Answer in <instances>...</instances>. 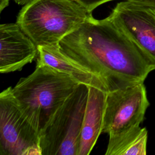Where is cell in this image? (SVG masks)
Instances as JSON below:
<instances>
[{"label": "cell", "mask_w": 155, "mask_h": 155, "mask_svg": "<svg viewBox=\"0 0 155 155\" xmlns=\"http://www.w3.org/2000/svg\"><path fill=\"white\" fill-rule=\"evenodd\" d=\"M108 17L155 68V7L124 1Z\"/></svg>", "instance_id": "cell-7"}, {"label": "cell", "mask_w": 155, "mask_h": 155, "mask_svg": "<svg viewBox=\"0 0 155 155\" xmlns=\"http://www.w3.org/2000/svg\"><path fill=\"white\" fill-rule=\"evenodd\" d=\"M39 133L8 87L0 94V154L42 155Z\"/></svg>", "instance_id": "cell-5"}, {"label": "cell", "mask_w": 155, "mask_h": 155, "mask_svg": "<svg viewBox=\"0 0 155 155\" xmlns=\"http://www.w3.org/2000/svg\"><path fill=\"white\" fill-rule=\"evenodd\" d=\"M149 104L143 82L107 93L102 133L110 137L140 126Z\"/></svg>", "instance_id": "cell-6"}, {"label": "cell", "mask_w": 155, "mask_h": 155, "mask_svg": "<svg viewBox=\"0 0 155 155\" xmlns=\"http://www.w3.org/2000/svg\"><path fill=\"white\" fill-rule=\"evenodd\" d=\"M148 131L136 127L129 130L110 136L105 155H145Z\"/></svg>", "instance_id": "cell-11"}, {"label": "cell", "mask_w": 155, "mask_h": 155, "mask_svg": "<svg viewBox=\"0 0 155 155\" xmlns=\"http://www.w3.org/2000/svg\"><path fill=\"white\" fill-rule=\"evenodd\" d=\"M89 87L80 84L40 134L42 155H78Z\"/></svg>", "instance_id": "cell-4"}, {"label": "cell", "mask_w": 155, "mask_h": 155, "mask_svg": "<svg viewBox=\"0 0 155 155\" xmlns=\"http://www.w3.org/2000/svg\"><path fill=\"white\" fill-rule=\"evenodd\" d=\"M83 7H84L88 11L92 12L99 5L114 0H74Z\"/></svg>", "instance_id": "cell-12"}, {"label": "cell", "mask_w": 155, "mask_h": 155, "mask_svg": "<svg viewBox=\"0 0 155 155\" xmlns=\"http://www.w3.org/2000/svg\"><path fill=\"white\" fill-rule=\"evenodd\" d=\"M36 64L48 65L65 73L79 84L94 87L107 92L102 81L96 75L68 58L60 50L59 44L38 46Z\"/></svg>", "instance_id": "cell-10"}, {"label": "cell", "mask_w": 155, "mask_h": 155, "mask_svg": "<svg viewBox=\"0 0 155 155\" xmlns=\"http://www.w3.org/2000/svg\"><path fill=\"white\" fill-rule=\"evenodd\" d=\"M80 84L69 75L44 64L12 88L19 107L39 133Z\"/></svg>", "instance_id": "cell-2"}, {"label": "cell", "mask_w": 155, "mask_h": 155, "mask_svg": "<svg viewBox=\"0 0 155 155\" xmlns=\"http://www.w3.org/2000/svg\"><path fill=\"white\" fill-rule=\"evenodd\" d=\"M59 44L65 56L97 76L107 93L143 82L155 70L108 16H90Z\"/></svg>", "instance_id": "cell-1"}, {"label": "cell", "mask_w": 155, "mask_h": 155, "mask_svg": "<svg viewBox=\"0 0 155 155\" xmlns=\"http://www.w3.org/2000/svg\"><path fill=\"white\" fill-rule=\"evenodd\" d=\"M14 1L17 4L21 5H24L26 4L27 3H28V2H30L31 0H14Z\"/></svg>", "instance_id": "cell-14"}, {"label": "cell", "mask_w": 155, "mask_h": 155, "mask_svg": "<svg viewBox=\"0 0 155 155\" xmlns=\"http://www.w3.org/2000/svg\"><path fill=\"white\" fill-rule=\"evenodd\" d=\"M107 93L101 88L89 87L78 155L89 154L102 133Z\"/></svg>", "instance_id": "cell-9"}, {"label": "cell", "mask_w": 155, "mask_h": 155, "mask_svg": "<svg viewBox=\"0 0 155 155\" xmlns=\"http://www.w3.org/2000/svg\"><path fill=\"white\" fill-rule=\"evenodd\" d=\"M91 16L74 0H31L16 23L37 46L50 45L59 44Z\"/></svg>", "instance_id": "cell-3"}, {"label": "cell", "mask_w": 155, "mask_h": 155, "mask_svg": "<svg viewBox=\"0 0 155 155\" xmlns=\"http://www.w3.org/2000/svg\"><path fill=\"white\" fill-rule=\"evenodd\" d=\"M0 73L20 70L37 58L35 42L16 24L0 25Z\"/></svg>", "instance_id": "cell-8"}, {"label": "cell", "mask_w": 155, "mask_h": 155, "mask_svg": "<svg viewBox=\"0 0 155 155\" xmlns=\"http://www.w3.org/2000/svg\"><path fill=\"white\" fill-rule=\"evenodd\" d=\"M10 2V0H0V12L2 11L6 8Z\"/></svg>", "instance_id": "cell-13"}]
</instances>
